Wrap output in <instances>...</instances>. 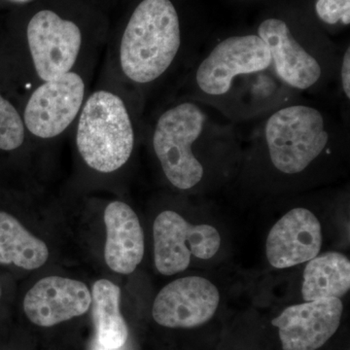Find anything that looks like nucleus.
Here are the masks:
<instances>
[{
	"label": "nucleus",
	"mask_w": 350,
	"mask_h": 350,
	"mask_svg": "<svg viewBox=\"0 0 350 350\" xmlns=\"http://www.w3.org/2000/svg\"><path fill=\"white\" fill-rule=\"evenodd\" d=\"M322 247L321 224L308 209H292L271 228L267 257L271 266L286 269L310 261Z\"/></svg>",
	"instance_id": "obj_12"
},
{
	"label": "nucleus",
	"mask_w": 350,
	"mask_h": 350,
	"mask_svg": "<svg viewBox=\"0 0 350 350\" xmlns=\"http://www.w3.org/2000/svg\"><path fill=\"white\" fill-rule=\"evenodd\" d=\"M257 36L268 46L276 75L288 86L308 90L319 81L322 76L319 62L296 40L284 21L275 18L264 21Z\"/></svg>",
	"instance_id": "obj_13"
},
{
	"label": "nucleus",
	"mask_w": 350,
	"mask_h": 350,
	"mask_svg": "<svg viewBox=\"0 0 350 350\" xmlns=\"http://www.w3.org/2000/svg\"><path fill=\"white\" fill-rule=\"evenodd\" d=\"M73 128L78 154L100 174L122 169L135 150L133 109L123 89L112 83L90 92Z\"/></svg>",
	"instance_id": "obj_2"
},
{
	"label": "nucleus",
	"mask_w": 350,
	"mask_h": 350,
	"mask_svg": "<svg viewBox=\"0 0 350 350\" xmlns=\"http://www.w3.org/2000/svg\"><path fill=\"white\" fill-rule=\"evenodd\" d=\"M178 13L170 0H142L126 23L109 64L114 81L149 86L167 75L181 47Z\"/></svg>",
	"instance_id": "obj_1"
},
{
	"label": "nucleus",
	"mask_w": 350,
	"mask_h": 350,
	"mask_svg": "<svg viewBox=\"0 0 350 350\" xmlns=\"http://www.w3.org/2000/svg\"><path fill=\"white\" fill-rule=\"evenodd\" d=\"M315 11L326 24H350V0H317Z\"/></svg>",
	"instance_id": "obj_19"
},
{
	"label": "nucleus",
	"mask_w": 350,
	"mask_h": 350,
	"mask_svg": "<svg viewBox=\"0 0 350 350\" xmlns=\"http://www.w3.org/2000/svg\"><path fill=\"white\" fill-rule=\"evenodd\" d=\"M94 350H117V349H107V347H103V345H101L100 344H98V342H96V345H94Z\"/></svg>",
	"instance_id": "obj_21"
},
{
	"label": "nucleus",
	"mask_w": 350,
	"mask_h": 350,
	"mask_svg": "<svg viewBox=\"0 0 350 350\" xmlns=\"http://www.w3.org/2000/svg\"><path fill=\"white\" fill-rule=\"evenodd\" d=\"M154 255L159 273L174 275L188 268L191 255L207 260L221 245L220 234L211 225H193L175 211L157 216L153 226Z\"/></svg>",
	"instance_id": "obj_7"
},
{
	"label": "nucleus",
	"mask_w": 350,
	"mask_h": 350,
	"mask_svg": "<svg viewBox=\"0 0 350 350\" xmlns=\"http://www.w3.org/2000/svg\"><path fill=\"white\" fill-rule=\"evenodd\" d=\"M91 304L92 293L85 283L48 276L25 295L24 310L32 323L51 327L84 314Z\"/></svg>",
	"instance_id": "obj_11"
},
{
	"label": "nucleus",
	"mask_w": 350,
	"mask_h": 350,
	"mask_svg": "<svg viewBox=\"0 0 350 350\" xmlns=\"http://www.w3.org/2000/svg\"><path fill=\"white\" fill-rule=\"evenodd\" d=\"M340 75H342V90L345 98L347 100L350 98V49L347 48L342 57V71H340Z\"/></svg>",
	"instance_id": "obj_20"
},
{
	"label": "nucleus",
	"mask_w": 350,
	"mask_h": 350,
	"mask_svg": "<svg viewBox=\"0 0 350 350\" xmlns=\"http://www.w3.org/2000/svg\"><path fill=\"white\" fill-rule=\"evenodd\" d=\"M27 135L22 112L0 94V150H17Z\"/></svg>",
	"instance_id": "obj_18"
},
{
	"label": "nucleus",
	"mask_w": 350,
	"mask_h": 350,
	"mask_svg": "<svg viewBox=\"0 0 350 350\" xmlns=\"http://www.w3.org/2000/svg\"><path fill=\"white\" fill-rule=\"evenodd\" d=\"M264 133L273 167L286 174L304 172L330 140L325 116L308 105L278 110L267 121Z\"/></svg>",
	"instance_id": "obj_5"
},
{
	"label": "nucleus",
	"mask_w": 350,
	"mask_h": 350,
	"mask_svg": "<svg viewBox=\"0 0 350 350\" xmlns=\"http://www.w3.org/2000/svg\"><path fill=\"white\" fill-rule=\"evenodd\" d=\"M25 40L32 87L91 62L81 27L51 9L32 16L25 27Z\"/></svg>",
	"instance_id": "obj_3"
},
{
	"label": "nucleus",
	"mask_w": 350,
	"mask_h": 350,
	"mask_svg": "<svg viewBox=\"0 0 350 350\" xmlns=\"http://www.w3.org/2000/svg\"><path fill=\"white\" fill-rule=\"evenodd\" d=\"M0 297H1V287H0Z\"/></svg>",
	"instance_id": "obj_23"
},
{
	"label": "nucleus",
	"mask_w": 350,
	"mask_h": 350,
	"mask_svg": "<svg viewBox=\"0 0 350 350\" xmlns=\"http://www.w3.org/2000/svg\"><path fill=\"white\" fill-rule=\"evenodd\" d=\"M271 66L268 46L257 34L232 36L218 44L200 64L196 82L209 96H222L234 78L266 70Z\"/></svg>",
	"instance_id": "obj_8"
},
{
	"label": "nucleus",
	"mask_w": 350,
	"mask_h": 350,
	"mask_svg": "<svg viewBox=\"0 0 350 350\" xmlns=\"http://www.w3.org/2000/svg\"><path fill=\"white\" fill-rule=\"evenodd\" d=\"M350 289V262L342 253L326 252L308 262L301 295L306 301L344 297Z\"/></svg>",
	"instance_id": "obj_15"
},
{
	"label": "nucleus",
	"mask_w": 350,
	"mask_h": 350,
	"mask_svg": "<svg viewBox=\"0 0 350 350\" xmlns=\"http://www.w3.org/2000/svg\"><path fill=\"white\" fill-rule=\"evenodd\" d=\"M206 124V114L191 101L165 108L154 124L152 146L163 174L175 188L189 190L204 177V167L193 148Z\"/></svg>",
	"instance_id": "obj_4"
},
{
	"label": "nucleus",
	"mask_w": 350,
	"mask_h": 350,
	"mask_svg": "<svg viewBox=\"0 0 350 350\" xmlns=\"http://www.w3.org/2000/svg\"><path fill=\"white\" fill-rule=\"evenodd\" d=\"M10 1L16 2V3H27V2L31 1V0H10Z\"/></svg>",
	"instance_id": "obj_22"
},
{
	"label": "nucleus",
	"mask_w": 350,
	"mask_h": 350,
	"mask_svg": "<svg viewBox=\"0 0 350 350\" xmlns=\"http://www.w3.org/2000/svg\"><path fill=\"white\" fill-rule=\"evenodd\" d=\"M49 257L43 241L25 229L14 216L0 211V264L33 271Z\"/></svg>",
	"instance_id": "obj_16"
},
{
	"label": "nucleus",
	"mask_w": 350,
	"mask_h": 350,
	"mask_svg": "<svg viewBox=\"0 0 350 350\" xmlns=\"http://www.w3.org/2000/svg\"><path fill=\"white\" fill-rule=\"evenodd\" d=\"M105 262L115 273L130 275L144 259V236L139 219L129 204L114 200L105 208Z\"/></svg>",
	"instance_id": "obj_14"
},
{
	"label": "nucleus",
	"mask_w": 350,
	"mask_h": 350,
	"mask_svg": "<svg viewBox=\"0 0 350 350\" xmlns=\"http://www.w3.org/2000/svg\"><path fill=\"white\" fill-rule=\"evenodd\" d=\"M121 289L107 280H98L92 292V310L96 342L107 349H119L126 344L128 327L120 312Z\"/></svg>",
	"instance_id": "obj_17"
},
{
	"label": "nucleus",
	"mask_w": 350,
	"mask_h": 350,
	"mask_svg": "<svg viewBox=\"0 0 350 350\" xmlns=\"http://www.w3.org/2000/svg\"><path fill=\"white\" fill-rule=\"evenodd\" d=\"M220 294L206 278L187 276L170 282L154 301L157 323L169 328H194L209 321L217 310Z\"/></svg>",
	"instance_id": "obj_9"
},
{
	"label": "nucleus",
	"mask_w": 350,
	"mask_h": 350,
	"mask_svg": "<svg viewBox=\"0 0 350 350\" xmlns=\"http://www.w3.org/2000/svg\"><path fill=\"white\" fill-rule=\"evenodd\" d=\"M342 310L338 298L306 301L285 308L271 324L278 329L283 350H317L337 332Z\"/></svg>",
	"instance_id": "obj_10"
},
{
	"label": "nucleus",
	"mask_w": 350,
	"mask_h": 350,
	"mask_svg": "<svg viewBox=\"0 0 350 350\" xmlns=\"http://www.w3.org/2000/svg\"><path fill=\"white\" fill-rule=\"evenodd\" d=\"M90 70L87 64L31 88L22 110L29 135L52 140L75 126L90 93Z\"/></svg>",
	"instance_id": "obj_6"
}]
</instances>
